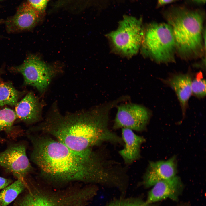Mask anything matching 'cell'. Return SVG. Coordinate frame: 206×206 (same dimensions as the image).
<instances>
[{"label":"cell","instance_id":"obj_1","mask_svg":"<svg viewBox=\"0 0 206 206\" xmlns=\"http://www.w3.org/2000/svg\"><path fill=\"white\" fill-rule=\"evenodd\" d=\"M32 161L44 179L61 184L80 182L102 186L111 176L109 162L101 149L80 153L49 136L28 135Z\"/></svg>","mask_w":206,"mask_h":206},{"label":"cell","instance_id":"obj_2","mask_svg":"<svg viewBox=\"0 0 206 206\" xmlns=\"http://www.w3.org/2000/svg\"><path fill=\"white\" fill-rule=\"evenodd\" d=\"M115 106L110 102L88 110L64 115L54 105L45 120L35 129L80 153L105 143L122 145V138L108 127L110 112Z\"/></svg>","mask_w":206,"mask_h":206},{"label":"cell","instance_id":"obj_3","mask_svg":"<svg viewBox=\"0 0 206 206\" xmlns=\"http://www.w3.org/2000/svg\"><path fill=\"white\" fill-rule=\"evenodd\" d=\"M163 11L172 28L179 51L187 56L201 53L203 48L202 30L205 12L180 6H172Z\"/></svg>","mask_w":206,"mask_h":206},{"label":"cell","instance_id":"obj_4","mask_svg":"<svg viewBox=\"0 0 206 206\" xmlns=\"http://www.w3.org/2000/svg\"><path fill=\"white\" fill-rule=\"evenodd\" d=\"M141 46L144 53L155 61H171L176 46L170 26L165 23L149 25L144 31Z\"/></svg>","mask_w":206,"mask_h":206},{"label":"cell","instance_id":"obj_5","mask_svg":"<svg viewBox=\"0 0 206 206\" xmlns=\"http://www.w3.org/2000/svg\"><path fill=\"white\" fill-rule=\"evenodd\" d=\"M143 33L140 19L125 16L119 22L117 29L108 33L106 37L115 53L130 57L138 52Z\"/></svg>","mask_w":206,"mask_h":206},{"label":"cell","instance_id":"obj_6","mask_svg":"<svg viewBox=\"0 0 206 206\" xmlns=\"http://www.w3.org/2000/svg\"><path fill=\"white\" fill-rule=\"evenodd\" d=\"M10 70L22 74L24 84L35 87L41 94L45 92L52 78L60 71L59 68L47 64L34 54L28 55L22 64Z\"/></svg>","mask_w":206,"mask_h":206},{"label":"cell","instance_id":"obj_7","mask_svg":"<svg viewBox=\"0 0 206 206\" xmlns=\"http://www.w3.org/2000/svg\"><path fill=\"white\" fill-rule=\"evenodd\" d=\"M117 108L113 126L114 129L127 128L142 131L146 129L151 116L146 108L131 103L122 104Z\"/></svg>","mask_w":206,"mask_h":206},{"label":"cell","instance_id":"obj_8","mask_svg":"<svg viewBox=\"0 0 206 206\" xmlns=\"http://www.w3.org/2000/svg\"><path fill=\"white\" fill-rule=\"evenodd\" d=\"M0 167L23 181L32 169L25 146L20 143L13 144L0 152Z\"/></svg>","mask_w":206,"mask_h":206},{"label":"cell","instance_id":"obj_9","mask_svg":"<svg viewBox=\"0 0 206 206\" xmlns=\"http://www.w3.org/2000/svg\"><path fill=\"white\" fill-rule=\"evenodd\" d=\"M43 14L27 1L21 4L15 14L6 21V30L14 33L32 29L39 22Z\"/></svg>","mask_w":206,"mask_h":206},{"label":"cell","instance_id":"obj_10","mask_svg":"<svg viewBox=\"0 0 206 206\" xmlns=\"http://www.w3.org/2000/svg\"><path fill=\"white\" fill-rule=\"evenodd\" d=\"M177 172L175 157L166 161H150L144 174L142 183L146 188L152 187L159 181L174 177Z\"/></svg>","mask_w":206,"mask_h":206},{"label":"cell","instance_id":"obj_11","mask_svg":"<svg viewBox=\"0 0 206 206\" xmlns=\"http://www.w3.org/2000/svg\"><path fill=\"white\" fill-rule=\"evenodd\" d=\"M152 186L145 200L149 204L167 198L177 201L183 186L180 179L176 175L171 179L159 181Z\"/></svg>","mask_w":206,"mask_h":206},{"label":"cell","instance_id":"obj_12","mask_svg":"<svg viewBox=\"0 0 206 206\" xmlns=\"http://www.w3.org/2000/svg\"><path fill=\"white\" fill-rule=\"evenodd\" d=\"M42 105L39 99L29 92L15 106L17 118L28 124L35 123L41 119Z\"/></svg>","mask_w":206,"mask_h":206},{"label":"cell","instance_id":"obj_13","mask_svg":"<svg viewBox=\"0 0 206 206\" xmlns=\"http://www.w3.org/2000/svg\"><path fill=\"white\" fill-rule=\"evenodd\" d=\"M121 138L124 147L119 151V154L125 164L130 165L140 158L141 146L145 139L127 128H122Z\"/></svg>","mask_w":206,"mask_h":206},{"label":"cell","instance_id":"obj_14","mask_svg":"<svg viewBox=\"0 0 206 206\" xmlns=\"http://www.w3.org/2000/svg\"><path fill=\"white\" fill-rule=\"evenodd\" d=\"M192 80L191 76L189 74H179L173 75L165 82L176 94L183 117L185 115L189 100L192 94Z\"/></svg>","mask_w":206,"mask_h":206},{"label":"cell","instance_id":"obj_15","mask_svg":"<svg viewBox=\"0 0 206 206\" xmlns=\"http://www.w3.org/2000/svg\"><path fill=\"white\" fill-rule=\"evenodd\" d=\"M22 94L11 83L0 80V106H15Z\"/></svg>","mask_w":206,"mask_h":206},{"label":"cell","instance_id":"obj_16","mask_svg":"<svg viewBox=\"0 0 206 206\" xmlns=\"http://www.w3.org/2000/svg\"><path fill=\"white\" fill-rule=\"evenodd\" d=\"M25 185L23 181L18 179L5 187L0 193L1 206H7L14 200L23 190Z\"/></svg>","mask_w":206,"mask_h":206},{"label":"cell","instance_id":"obj_17","mask_svg":"<svg viewBox=\"0 0 206 206\" xmlns=\"http://www.w3.org/2000/svg\"><path fill=\"white\" fill-rule=\"evenodd\" d=\"M17 117L15 111L7 108L0 110V133L5 131L9 134L13 129V125ZM0 136V142L4 141Z\"/></svg>","mask_w":206,"mask_h":206},{"label":"cell","instance_id":"obj_18","mask_svg":"<svg viewBox=\"0 0 206 206\" xmlns=\"http://www.w3.org/2000/svg\"><path fill=\"white\" fill-rule=\"evenodd\" d=\"M105 206H154L152 204L147 203L146 201L138 197H120L112 199Z\"/></svg>","mask_w":206,"mask_h":206},{"label":"cell","instance_id":"obj_19","mask_svg":"<svg viewBox=\"0 0 206 206\" xmlns=\"http://www.w3.org/2000/svg\"><path fill=\"white\" fill-rule=\"evenodd\" d=\"M192 94L201 98L206 96V82L201 75L197 76L192 80L191 83Z\"/></svg>","mask_w":206,"mask_h":206},{"label":"cell","instance_id":"obj_20","mask_svg":"<svg viewBox=\"0 0 206 206\" xmlns=\"http://www.w3.org/2000/svg\"><path fill=\"white\" fill-rule=\"evenodd\" d=\"M49 1V0H27V1L43 14Z\"/></svg>","mask_w":206,"mask_h":206},{"label":"cell","instance_id":"obj_21","mask_svg":"<svg viewBox=\"0 0 206 206\" xmlns=\"http://www.w3.org/2000/svg\"><path fill=\"white\" fill-rule=\"evenodd\" d=\"M11 182V181L0 176V190L7 186Z\"/></svg>","mask_w":206,"mask_h":206},{"label":"cell","instance_id":"obj_22","mask_svg":"<svg viewBox=\"0 0 206 206\" xmlns=\"http://www.w3.org/2000/svg\"><path fill=\"white\" fill-rule=\"evenodd\" d=\"M177 0H157V6L158 7L170 3Z\"/></svg>","mask_w":206,"mask_h":206},{"label":"cell","instance_id":"obj_23","mask_svg":"<svg viewBox=\"0 0 206 206\" xmlns=\"http://www.w3.org/2000/svg\"><path fill=\"white\" fill-rule=\"evenodd\" d=\"M188 2H190L196 5L204 4L206 3V0H185Z\"/></svg>","mask_w":206,"mask_h":206},{"label":"cell","instance_id":"obj_24","mask_svg":"<svg viewBox=\"0 0 206 206\" xmlns=\"http://www.w3.org/2000/svg\"><path fill=\"white\" fill-rule=\"evenodd\" d=\"M2 73V71L0 70V80L1 79V75Z\"/></svg>","mask_w":206,"mask_h":206},{"label":"cell","instance_id":"obj_25","mask_svg":"<svg viewBox=\"0 0 206 206\" xmlns=\"http://www.w3.org/2000/svg\"><path fill=\"white\" fill-rule=\"evenodd\" d=\"M179 206H186L185 205L183 204V205H181Z\"/></svg>","mask_w":206,"mask_h":206},{"label":"cell","instance_id":"obj_26","mask_svg":"<svg viewBox=\"0 0 206 206\" xmlns=\"http://www.w3.org/2000/svg\"><path fill=\"white\" fill-rule=\"evenodd\" d=\"M3 21L2 20L0 19V24H1L2 22Z\"/></svg>","mask_w":206,"mask_h":206},{"label":"cell","instance_id":"obj_27","mask_svg":"<svg viewBox=\"0 0 206 206\" xmlns=\"http://www.w3.org/2000/svg\"><path fill=\"white\" fill-rule=\"evenodd\" d=\"M1 206V204L0 202V206Z\"/></svg>","mask_w":206,"mask_h":206},{"label":"cell","instance_id":"obj_28","mask_svg":"<svg viewBox=\"0 0 206 206\" xmlns=\"http://www.w3.org/2000/svg\"><path fill=\"white\" fill-rule=\"evenodd\" d=\"M2 0H0V1H2Z\"/></svg>","mask_w":206,"mask_h":206}]
</instances>
